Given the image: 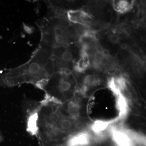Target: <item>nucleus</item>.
Here are the masks:
<instances>
[{
    "mask_svg": "<svg viewBox=\"0 0 146 146\" xmlns=\"http://www.w3.org/2000/svg\"><path fill=\"white\" fill-rule=\"evenodd\" d=\"M52 50L39 45L28 62L10 69L0 76V85L7 87L31 84L41 89L55 72Z\"/></svg>",
    "mask_w": 146,
    "mask_h": 146,
    "instance_id": "f257e3e1",
    "label": "nucleus"
},
{
    "mask_svg": "<svg viewBox=\"0 0 146 146\" xmlns=\"http://www.w3.org/2000/svg\"><path fill=\"white\" fill-rule=\"evenodd\" d=\"M41 89L45 93L44 100L59 104L71 99L77 92L71 72H55Z\"/></svg>",
    "mask_w": 146,
    "mask_h": 146,
    "instance_id": "f03ea898",
    "label": "nucleus"
},
{
    "mask_svg": "<svg viewBox=\"0 0 146 146\" xmlns=\"http://www.w3.org/2000/svg\"><path fill=\"white\" fill-rule=\"evenodd\" d=\"M80 92H77L71 99L59 104V109L65 116L76 119H82L86 116V102Z\"/></svg>",
    "mask_w": 146,
    "mask_h": 146,
    "instance_id": "7ed1b4c3",
    "label": "nucleus"
},
{
    "mask_svg": "<svg viewBox=\"0 0 146 146\" xmlns=\"http://www.w3.org/2000/svg\"><path fill=\"white\" fill-rule=\"evenodd\" d=\"M69 21L74 23L88 25L92 18L85 11L81 10H70L67 12Z\"/></svg>",
    "mask_w": 146,
    "mask_h": 146,
    "instance_id": "20e7f679",
    "label": "nucleus"
},
{
    "mask_svg": "<svg viewBox=\"0 0 146 146\" xmlns=\"http://www.w3.org/2000/svg\"><path fill=\"white\" fill-rule=\"evenodd\" d=\"M84 86L80 89L81 94H84L90 87L96 86L99 83V80L94 74H88L84 77L83 79Z\"/></svg>",
    "mask_w": 146,
    "mask_h": 146,
    "instance_id": "39448f33",
    "label": "nucleus"
},
{
    "mask_svg": "<svg viewBox=\"0 0 146 146\" xmlns=\"http://www.w3.org/2000/svg\"><path fill=\"white\" fill-rule=\"evenodd\" d=\"M115 142L119 146H133L132 141L129 140L124 132L115 130L112 132Z\"/></svg>",
    "mask_w": 146,
    "mask_h": 146,
    "instance_id": "423d86ee",
    "label": "nucleus"
},
{
    "mask_svg": "<svg viewBox=\"0 0 146 146\" xmlns=\"http://www.w3.org/2000/svg\"><path fill=\"white\" fill-rule=\"evenodd\" d=\"M132 3H129L128 1H115L114 2V5L116 10L119 12H123L128 10L133 5Z\"/></svg>",
    "mask_w": 146,
    "mask_h": 146,
    "instance_id": "0eeeda50",
    "label": "nucleus"
},
{
    "mask_svg": "<svg viewBox=\"0 0 146 146\" xmlns=\"http://www.w3.org/2000/svg\"><path fill=\"white\" fill-rule=\"evenodd\" d=\"M103 55L100 52H97L95 54L94 56L95 63H100V61L104 57Z\"/></svg>",
    "mask_w": 146,
    "mask_h": 146,
    "instance_id": "6e6552de",
    "label": "nucleus"
},
{
    "mask_svg": "<svg viewBox=\"0 0 146 146\" xmlns=\"http://www.w3.org/2000/svg\"><path fill=\"white\" fill-rule=\"evenodd\" d=\"M123 27L121 25H117L115 27V29L113 30V32L115 33H117V34H121V33H123Z\"/></svg>",
    "mask_w": 146,
    "mask_h": 146,
    "instance_id": "1a4fd4ad",
    "label": "nucleus"
},
{
    "mask_svg": "<svg viewBox=\"0 0 146 146\" xmlns=\"http://www.w3.org/2000/svg\"><path fill=\"white\" fill-rule=\"evenodd\" d=\"M110 41L113 43H117L119 41L120 37L117 35H112L110 37Z\"/></svg>",
    "mask_w": 146,
    "mask_h": 146,
    "instance_id": "9d476101",
    "label": "nucleus"
},
{
    "mask_svg": "<svg viewBox=\"0 0 146 146\" xmlns=\"http://www.w3.org/2000/svg\"><path fill=\"white\" fill-rule=\"evenodd\" d=\"M97 5L100 8H103L107 5V2L106 1H96Z\"/></svg>",
    "mask_w": 146,
    "mask_h": 146,
    "instance_id": "9b49d317",
    "label": "nucleus"
},
{
    "mask_svg": "<svg viewBox=\"0 0 146 146\" xmlns=\"http://www.w3.org/2000/svg\"><path fill=\"white\" fill-rule=\"evenodd\" d=\"M123 33H124V34L126 35H130L131 33V30L130 28L128 27H126L124 28L123 30Z\"/></svg>",
    "mask_w": 146,
    "mask_h": 146,
    "instance_id": "f8f14e48",
    "label": "nucleus"
},
{
    "mask_svg": "<svg viewBox=\"0 0 146 146\" xmlns=\"http://www.w3.org/2000/svg\"><path fill=\"white\" fill-rule=\"evenodd\" d=\"M108 60L106 57H104L100 61V63L102 65H106L108 63Z\"/></svg>",
    "mask_w": 146,
    "mask_h": 146,
    "instance_id": "ddd939ff",
    "label": "nucleus"
},
{
    "mask_svg": "<svg viewBox=\"0 0 146 146\" xmlns=\"http://www.w3.org/2000/svg\"><path fill=\"white\" fill-rule=\"evenodd\" d=\"M102 54L105 57L109 56L110 55L109 51L106 49L102 50Z\"/></svg>",
    "mask_w": 146,
    "mask_h": 146,
    "instance_id": "4468645a",
    "label": "nucleus"
},
{
    "mask_svg": "<svg viewBox=\"0 0 146 146\" xmlns=\"http://www.w3.org/2000/svg\"><path fill=\"white\" fill-rule=\"evenodd\" d=\"M133 70L135 72H138L140 70V66L139 65H135L133 66Z\"/></svg>",
    "mask_w": 146,
    "mask_h": 146,
    "instance_id": "2eb2a0df",
    "label": "nucleus"
},
{
    "mask_svg": "<svg viewBox=\"0 0 146 146\" xmlns=\"http://www.w3.org/2000/svg\"><path fill=\"white\" fill-rule=\"evenodd\" d=\"M127 45L125 44H123L121 45V48L123 49H126L127 48Z\"/></svg>",
    "mask_w": 146,
    "mask_h": 146,
    "instance_id": "dca6fc26",
    "label": "nucleus"
},
{
    "mask_svg": "<svg viewBox=\"0 0 146 146\" xmlns=\"http://www.w3.org/2000/svg\"><path fill=\"white\" fill-rule=\"evenodd\" d=\"M141 5H145V2L144 1H142L141 2Z\"/></svg>",
    "mask_w": 146,
    "mask_h": 146,
    "instance_id": "f3484780",
    "label": "nucleus"
}]
</instances>
